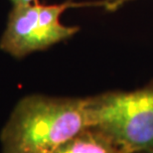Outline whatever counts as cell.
<instances>
[{
  "label": "cell",
  "instance_id": "7a4b0ae2",
  "mask_svg": "<svg viewBox=\"0 0 153 153\" xmlns=\"http://www.w3.org/2000/svg\"><path fill=\"white\" fill-rule=\"evenodd\" d=\"M88 126L106 134L128 153L153 149V81L132 91L85 97Z\"/></svg>",
  "mask_w": 153,
  "mask_h": 153
},
{
  "label": "cell",
  "instance_id": "5b68a950",
  "mask_svg": "<svg viewBox=\"0 0 153 153\" xmlns=\"http://www.w3.org/2000/svg\"><path fill=\"white\" fill-rule=\"evenodd\" d=\"M132 1L135 0H102L100 8L105 9L108 12H115Z\"/></svg>",
  "mask_w": 153,
  "mask_h": 153
},
{
  "label": "cell",
  "instance_id": "52a82bcc",
  "mask_svg": "<svg viewBox=\"0 0 153 153\" xmlns=\"http://www.w3.org/2000/svg\"><path fill=\"white\" fill-rule=\"evenodd\" d=\"M133 153H153V149H152V150H142V151H137V152H133Z\"/></svg>",
  "mask_w": 153,
  "mask_h": 153
},
{
  "label": "cell",
  "instance_id": "3957f363",
  "mask_svg": "<svg viewBox=\"0 0 153 153\" xmlns=\"http://www.w3.org/2000/svg\"><path fill=\"white\" fill-rule=\"evenodd\" d=\"M100 0L76 2L66 0L61 3L43 4L40 1L29 5L13 6L0 36V51L14 59L21 60L36 52L59 44L79 31L78 26H67L61 21L64 12L71 8L100 7Z\"/></svg>",
  "mask_w": 153,
  "mask_h": 153
},
{
  "label": "cell",
  "instance_id": "6da1fadb",
  "mask_svg": "<svg viewBox=\"0 0 153 153\" xmlns=\"http://www.w3.org/2000/svg\"><path fill=\"white\" fill-rule=\"evenodd\" d=\"M88 127L85 97L31 94L17 102L0 132L1 153H53Z\"/></svg>",
  "mask_w": 153,
  "mask_h": 153
},
{
  "label": "cell",
  "instance_id": "8992f818",
  "mask_svg": "<svg viewBox=\"0 0 153 153\" xmlns=\"http://www.w3.org/2000/svg\"><path fill=\"white\" fill-rule=\"evenodd\" d=\"M40 0H10L12 3V6H24V5H29L32 3H35Z\"/></svg>",
  "mask_w": 153,
  "mask_h": 153
},
{
  "label": "cell",
  "instance_id": "277c9868",
  "mask_svg": "<svg viewBox=\"0 0 153 153\" xmlns=\"http://www.w3.org/2000/svg\"><path fill=\"white\" fill-rule=\"evenodd\" d=\"M53 153H128L111 138L88 126L60 146Z\"/></svg>",
  "mask_w": 153,
  "mask_h": 153
}]
</instances>
